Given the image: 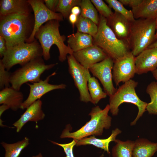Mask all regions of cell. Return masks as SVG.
Masks as SVG:
<instances>
[{
    "mask_svg": "<svg viewBox=\"0 0 157 157\" xmlns=\"http://www.w3.org/2000/svg\"><path fill=\"white\" fill-rule=\"evenodd\" d=\"M29 13H15L0 17V35L7 49L27 42L33 28Z\"/></svg>",
    "mask_w": 157,
    "mask_h": 157,
    "instance_id": "1",
    "label": "cell"
},
{
    "mask_svg": "<svg viewBox=\"0 0 157 157\" xmlns=\"http://www.w3.org/2000/svg\"><path fill=\"white\" fill-rule=\"evenodd\" d=\"M59 22L56 20L48 21L40 28L35 35V37L38 40L42 48V56L46 60L50 58V49L54 44L58 49V58L60 62L65 61L68 55H73V51L64 43L65 36L60 34Z\"/></svg>",
    "mask_w": 157,
    "mask_h": 157,
    "instance_id": "2",
    "label": "cell"
},
{
    "mask_svg": "<svg viewBox=\"0 0 157 157\" xmlns=\"http://www.w3.org/2000/svg\"><path fill=\"white\" fill-rule=\"evenodd\" d=\"M110 111L109 104L103 109L98 106L93 107L89 114L91 119L79 129L70 132V125H67L60 136L61 138H70L77 140L91 135H102L103 129H108L111 126L112 118L108 115Z\"/></svg>",
    "mask_w": 157,
    "mask_h": 157,
    "instance_id": "3",
    "label": "cell"
},
{
    "mask_svg": "<svg viewBox=\"0 0 157 157\" xmlns=\"http://www.w3.org/2000/svg\"><path fill=\"white\" fill-rule=\"evenodd\" d=\"M98 27L97 33L93 38V44L101 48L114 61L130 51L128 43L117 38L107 24L106 19L101 15Z\"/></svg>",
    "mask_w": 157,
    "mask_h": 157,
    "instance_id": "4",
    "label": "cell"
},
{
    "mask_svg": "<svg viewBox=\"0 0 157 157\" xmlns=\"http://www.w3.org/2000/svg\"><path fill=\"white\" fill-rule=\"evenodd\" d=\"M156 33L155 19H139L131 22L129 45L135 57L156 41Z\"/></svg>",
    "mask_w": 157,
    "mask_h": 157,
    "instance_id": "5",
    "label": "cell"
},
{
    "mask_svg": "<svg viewBox=\"0 0 157 157\" xmlns=\"http://www.w3.org/2000/svg\"><path fill=\"white\" fill-rule=\"evenodd\" d=\"M138 83V82L131 79L119 86L115 93L109 97L110 111L113 116L118 115L119 107L123 103H130L138 107V115L134 121L131 122V126L135 125L137 121L142 116L146 110L148 104L142 101L136 93L135 88Z\"/></svg>",
    "mask_w": 157,
    "mask_h": 157,
    "instance_id": "6",
    "label": "cell"
},
{
    "mask_svg": "<svg viewBox=\"0 0 157 157\" xmlns=\"http://www.w3.org/2000/svg\"><path fill=\"white\" fill-rule=\"evenodd\" d=\"M42 56L41 46L35 39L32 42H25L7 49L1 60L6 69L9 71L15 65L19 64L22 66Z\"/></svg>",
    "mask_w": 157,
    "mask_h": 157,
    "instance_id": "7",
    "label": "cell"
},
{
    "mask_svg": "<svg viewBox=\"0 0 157 157\" xmlns=\"http://www.w3.org/2000/svg\"><path fill=\"white\" fill-rule=\"evenodd\" d=\"M57 63L46 65L42 57L33 59L11 74L10 83L11 87L20 90L22 85L30 82L40 81L42 74L49 70Z\"/></svg>",
    "mask_w": 157,
    "mask_h": 157,
    "instance_id": "8",
    "label": "cell"
},
{
    "mask_svg": "<svg viewBox=\"0 0 157 157\" xmlns=\"http://www.w3.org/2000/svg\"><path fill=\"white\" fill-rule=\"evenodd\" d=\"M67 59L69 72L79 91L80 101L92 103L88 85V81L91 77L89 69L81 65L73 55H67Z\"/></svg>",
    "mask_w": 157,
    "mask_h": 157,
    "instance_id": "9",
    "label": "cell"
},
{
    "mask_svg": "<svg viewBox=\"0 0 157 157\" xmlns=\"http://www.w3.org/2000/svg\"><path fill=\"white\" fill-rule=\"evenodd\" d=\"M27 1L33 11L34 17L33 30L26 42L30 43L35 40L36 33L43 24L52 20L63 21V17L60 13L49 9L43 1L28 0Z\"/></svg>",
    "mask_w": 157,
    "mask_h": 157,
    "instance_id": "10",
    "label": "cell"
},
{
    "mask_svg": "<svg viewBox=\"0 0 157 157\" xmlns=\"http://www.w3.org/2000/svg\"><path fill=\"white\" fill-rule=\"evenodd\" d=\"M114 61L108 56L103 60L92 65L89 69L93 76L98 78L102 84L104 92L109 97L113 95L117 89L113 82V70Z\"/></svg>",
    "mask_w": 157,
    "mask_h": 157,
    "instance_id": "11",
    "label": "cell"
},
{
    "mask_svg": "<svg viewBox=\"0 0 157 157\" xmlns=\"http://www.w3.org/2000/svg\"><path fill=\"white\" fill-rule=\"evenodd\" d=\"M135 56L130 51L114 61L113 78L117 86L133 78L136 73Z\"/></svg>",
    "mask_w": 157,
    "mask_h": 157,
    "instance_id": "12",
    "label": "cell"
},
{
    "mask_svg": "<svg viewBox=\"0 0 157 157\" xmlns=\"http://www.w3.org/2000/svg\"><path fill=\"white\" fill-rule=\"evenodd\" d=\"M56 72H53L47 77L44 80H41L40 81L26 84L30 87L29 93L26 99L22 104L20 109H26L33 103L40 98L46 93L53 90L56 89H65L66 85L61 83L59 84H52L49 83L51 77L55 75Z\"/></svg>",
    "mask_w": 157,
    "mask_h": 157,
    "instance_id": "13",
    "label": "cell"
},
{
    "mask_svg": "<svg viewBox=\"0 0 157 157\" xmlns=\"http://www.w3.org/2000/svg\"><path fill=\"white\" fill-rule=\"evenodd\" d=\"M73 55L81 65L88 69L92 65L103 60L108 56L101 48L94 44L74 52Z\"/></svg>",
    "mask_w": 157,
    "mask_h": 157,
    "instance_id": "14",
    "label": "cell"
},
{
    "mask_svg": "<svg viewBox=\"0 0 157 157\" xmlns=\"http://www.w3.org/2000/svg\"><path fill=\"white\" fill-rule=\"evenodd\" d=\"M136 74L152 72L157 68V47L147 48L135 57Z\"/></svg>",
    "mask_w": 157,
    "mask_h": 157,
    "instance_id": "15",
    "label": "cell"
},
{
    "mask_svg": "<svg viewBox=\"0 0 157 157\" xmlns=\"http://www.w3.org/2000/svg\"><path fill=\"white\" fill-rule=\"evenodd\" d=\"M106 19L107 24L117 38L129 44L132 22L115 12L111 17Z\"/></svg>",
    "mask_w": 157,
    "mask_h": 157,
    "instance_id": "16",
    "label": "cell"
},
{
    "mask_svg": "<svg viewBox=\"0 0 157 157\" xmlns=\"http://www.w3.org/2000/svg\"><path fill=\"white\" fill-rule=\"evenodd\" d=\"M42 102L39 99L33 103L27 108L20 118L13 123V125L19 132L24 125L28 122H34L36 123L43 119L45 114L42 109Z\"/></svg>",
    "mask_w": 157,
    "mask_h": 157,
    "instance_id": "17",
    "label": "cell"
},
{
    "mask_svg": "<svg viewBox=\"0 0 157 157\" xmlns=\"http://www.w3.org/2000/svg\"><path fill=\"white\" fill-rule=\"evenodd\" d=\"M23 99V93L11 86L0 90V104L7 105L13 111H16L20 109Z\"/></svg>",
    "mask_w": 157,
    "mask_h": 157,
    "instance_id": "18",
    "label": "cell"
},
{
    "mask_svg": "<svg viewBox=\"0 0 157 157\" xmlns=\"http://www.w3.org/2000/svg\"><path fill=\"white\" fill-rule=\"evenodd\" d=\"M29 6L27 0H0V17L15 13H30Z\"/></svg>",
    "mask_w": 157,
    "mask_h": 157,
    "instance_id": "19",
    "label": "cell"
},
{
    "mask_svg": "<svg viewBox=\"0 0 157 157\" xmlns=\"http://www.w3.org/2000/svg\"><path fill=\"white\" fill-rule=\"evenodd\" d=\"M135 19H156L157 17V0H142L138 6L132 8Z\"/></svg>",
    "mask_w": 157,
    "mask_h": 157,
    "instance_id": "20",
    "label": "cell"
},
{
    "mask_svg": "<svg viewBox=\"0 0 157 157\" xmlns=\"http://www.w3.org/2000/svg\"><path fill=\"white\" fill-rule=\"evenodd\" d=\"M120 130L118 128H116L112 131L110 136L105 139H100L96 138L94 135L90 137H86L77 140L76 145V146L86 145H92L99 148H101L110 154L109 146L110 143L111 141L115 142L117 136L121 133Z\"/></svg>",
    "mask_w": 157,
    "mask_h": 157,
    "instance_id": "21",
    "label": "cell"
},
{
    "mask_svg": "<svg viewBox=\"0 0 157 157\" xmlns=\"http://www.w3.org/2000/svg\"><path fill=\"white\" fill-rule=\"evenodd\" d=\"M67 38V46L73 52L93 45V38L88 34L77 32L68 35Z\"/></svg>",
    "mask_w": 157,
    "mask_h": 157,
    "instance_id": "22",
    "label": "cell"
},
{
    "mask_svg": "<svg viewBox=\"0 0 157 157\" xmlns=\"http://www.w3.org/2000/svg\"><path fill=\"white\" fill-rule=\"evenodd\" d=\"M157 151V143L140 138L135 141L132 157H151Z\"/></svg>",
    "mask_w": 157,
    "mask_h": 157,
    "instance_id": "23",
    "label": "cell"
},
{
    "mask_svg": "<svg viewBox=\"0 0 157 157\" xmlns=\"http://www.w3.org/2000/svg\"><path fill=\"white\" fill-rule=\"evenodd\" d=\"M115 142L116 145L112 150L113 157H132L134 141H122L116 139Z\"/></svg>",
    "mask_w": 157,
    "mask_h": 157,
    "instance_id": "24",
    "label": "cell"
},
{
    "mask_svg": "<svg viewBox=\"0 0 157 157\" xmlns=\"http://www.w3.org/2000/svg\"><path fill=\"white\" fill-rule=\"evenodd\" d=\"M1 144L5 150L4 157H18L22 150L29 144V139L25 137L15 143L9 144L2 142Z\"/></svg>",
    "mask_w": 157,
    "mask_h": 157,
    "instance_id": "25",
    "label": "cell"
},
{
    "mask_svg": "<svg viewBox=\"0 0 157 157\" xmlns=\"http://www.w3.org/2000/svg\"><path fill=\"white\" fill-rule=\"evenodd\" d=\"M88 85L92 103L97 104L101 99L106 97L107 94L103 91L96 77H91L88 81Z\"/></svg>",
    "mask_w": 157,
    "mask_h": 157,
    "instance_id": "26",
    "label": "cell"
},
{
    "mask_svg": "<svg viewBox=\"0 0 157 157\" xmlns=\"http://www.w3.org/2000/svg\"><path fill=\"white\" fill-rule=\"evenodd\" d=\"M76 25L77 32L90 35L93 38L96 35L98 31V26L91 19L80 15L78 16Z\"/></svg>",
    "mask_w": 157,
    "mask_h": 157,
    "instance_id": "27",
    "label": "cell"
},
{
    "mask_svg": "<svg viewBox=\"0 0 157 157\" xmlns=\"http://www.w3.org/2000/svg\"><path fill=\"white\" fill-rule=\"evenodd\" d=\"M79 6L81 8L80 15L81 16L91 19L97 25H98L99 18L97 11L91 1L81 0Z\"/></svg>",
    "mask_w": 157,
    "mask_h": 157,
    "instance_id": "28",
    "label": "cell"
},
{
    "mask_svg": "<svg viewBox=\"0 0 157 157\" xmlns=\"http://www.w3.org/2000/svg\"><path fill=\"white\" fill-rule=\"evenodd\" d=\"M146 92L151 99L150 102L148 104L146 109L151 115L157 114V84L153 81L149 84L146 88Z\"/></svg>",
    "mask_w": 157,
    "mask_h": 157,
    "instance_id": "29",
    "label": "cell"
},
{
    "mask_svg": "<svg viewBox=\"0 0 157 157\" xmlns=\"http://www.w3.org/2000/svg\"><path fill=\"white\" fill-rule=\"evenodd\" d=\"M80 0H59L54 12H58L63 17L67 19L72 8L76 6H79Z\"/></svg>",
    "mask_w": 157,
    "mask_h": 157,
    "instance_id": "30",
    "label": "cell"
},
{
    "mask_svg": "<svg viewBox=\"0 0 157 157\" xmlns=\"http://www.w3.org/2000/svg\"><path fill=\"white\" fill-rule=\"evenodd\" d=\"M105 1L108 4L110 8L114 10L115 12L122 15L131 22H132L135 19L131 10L126 9L119 1L106 0Z\"/></svg>",
    "mask_w": 157,
    "mask_h": 157,
    "instance_id": "31",
    "label": "cell"
},
{
    "mask_svg": "<svg viewBox=\"0 0 157 157\" xmlns=\"http://www.w3.org/2000/svg\"><path fill=\"white\" fill-rule=\"evenodd\" d=\"M91 2L100 13L101 15L106 19L111 17L114 13L110 8L102 0H91Z\"/></svg>",
    "mask_w": 157,
    "mask_h": 157,
    "instance_id": "32",
    "label": "cell"
},
{
    "mask_svg": "<svg viewBox=\"0 0 157 157\" xmlns=\"http://www.w3.org/2000/svg\"><path fill=\"white\" fill-rule=\"evenodd\" d=\"M11 74L7 70L0 60V90L10 87V85Z\"/></svg>",
    "mask_w": 157,
    "mask_h": 157,
    "instance_id": "33",
    "label": "cell"
},
{
    "mask_svg": "<svg viewBox=\"0 0 157 157\" xmlns=\"http://www.w3.org/2000/svg\"><path fill=\"white\" fill-rule=\"evenodd\" d=\"M77 140L73 139L70 142L66 144H60L50 141L53 144L59 146L63 149L66 157H74L73 153V148L76 145Z\"/></svg>",
    "mask_w": 157,
    "mask_h": 157,
    "instance_id": "34",
    "label": "cell"
},
{
    "mask_svg": "<svg viewBox=\"0 0 157 157\" xmlns=\"http://www.w3.org/2000/svg\"><path fill=\"white\" fill-rule=\"evenodd\" d=\"M119 1L123 5L133 8L139 5L142 2V0H119Z\"/></svg>",
    "mask_w": 157,
    "mask_h": 157,
    "instance_id": "35",
    "label": "cell"
},
{
    "mask_svg": "<svg viewBox=\"0 0 157 157\" xmlns=\"http://www.w3.org/2000/svg\"><path fill=\"white\" fill-rule=\"evenodd\" d=\"M44 1L47 7L50 10L55 12L59 0H45Z\"/></svg>",
    "mask_w": 157,
    "mask_h": 157,
    "instance_id": "36",
    "label": "cell"
},
{
    "mask_svg": "<svg viewBox=\"0 0 157 157\" xmlns=\"http://www.w3.org/2000/svg\"><path fill=\"white\" fill-rule=\"evenodd\" d=\"M6 50L5 39L2 35H0V56L1 57H3Z\"/></svg>",
    "mask_w": 157,
    "mask_h": 157,
    "instance_id": "37",
    "label": "cell"
},
{
    "mask_svg": "<svg viewBox=\"0 0 157 157\" xmlns=\"http://www.w3.org/2000/svg\"><path fill=\"white\" fill-rule=\"evenodd\" d=\"M78 18V16L72 13H71L68 17L69 22L72 24L73 28L74 25L76 23Z\"/></svg>",
    "mask_w": 157,
    "mask_h": 157,
    "instance_id": "38",
    "label": "cell"
},
{
    "mask_svg": "<svg viewBox=\"0 0 157 157\" xmlns=\"http://www.w3.org/2000/svg\"><path fill=\"white\" fill-rule=\"evenodd\" d=\"M71 12V13L78 16L81 13V9L78 6H76L72 8Z\"/></svg>",
    "mask_w": 157,
    "mask_h": 157,
    "instance_id": "39",
    "label": "cell"
},
{
    "mask_svg": "<svg viewBox=\"0 0 157 157\" xmlns=\"http://www.w3.org/2000/svg\"><path fill=\"white\" fill-rule=\"evenodd\" d=\"M9 107L6 105L2 104L0 106V117L3 113L6 110L9 109Z\"/></svg>",
    "mask_w": 157,
    "mask_h": 157,
    "instance_id": "40",
    "label": "cell"
},
{
    "mask_svg": "<svg viewBox=\"0 0 157 157\" xmlns=\"http://www.w3.org/2000/svg\"><path fill=\"white\" fill-rule=\"evenodd\" d=\"M153 76L156 80V83L157 84V69L151 72Z\"/></svg>",
    "mask_w": 157,
    "mask_h": 157,
    "instance_id": "41",
    "label": "cell"
},
{
    "mask_svg": "<svg viewBox=\"0 0 157 157\" xmlns=\"http://www.w3.org/2000/svg\"><path fill=\"white\" fill-rule=\"evenodd\" d=\"M154 47H157V40H156L152 44L149 46L148 48H152Z\"/></svg>",
    "mask_w": 157,
    "mask_h": 157,
    "instance_id": "42",
    "label": "cell"
},
{
    "mask_svg": "<svg viewBox=\"0 0 157 157\" xmlns=\"http://www.w3.org/2000/svg\"><path fill=\"white\" fill-rule=\"evenodd\" d=\"M156 25V33L155 35V38L157 39V17L155 19Z\"/></svg>",
    "mask_w": 157,
    "mask_h": 157,
    "instance_id": "43",
    "label": "cell"
},
{
    "mask_svg": "<svg viewBox=\"0 0 157 157\" xmlns=\"http://www.w3.org/2000/svg\"><path fill=\"white\" fill-rule=\"evenodd\" d=\"M30 157H43V156L41 153H40L37 155L33 156Z\"/></svg>",
    "mask_w": 157,
    "mask_h": 157,
    "instance_id": "44",
    "label": "cell"
}]
</instances>
